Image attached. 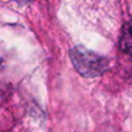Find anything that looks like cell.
Returning <instances> with one entry per match:
<instances>
[{
	"instance_id": "obj_1",
	"label": "cell",
	"mask_w": 132,
	"mask_h": 132,
	"mask_svg": "<svg viewBox=\"0 0 132 132\" xmlns=\"http://www.w3.org/2000/svg\"><path fill=\"white\" fill-rule=\"evenodd\" d=\"M70 60L78 73L85 77H96L108 69V60L86 48L82 45L73 46L69 52Z\"/></svg>"
},
{
	"instance_id": "obj_2",
	"label": "cell",
	"mask_w": 132,
	"mask_h": 132,
	"mask_svg": "<svg viewBox=\"0 0 132 132\" xmlns=\"http://www.w3.org/2000/svg\"><path fill=\"white\" fill-rule=\"evenodd\" d=\"M119 43L124 53L132 56V20L123 26Z\"/></svg>"
},
{
	"instance_id": "obj_3",
	"label": "cell",
	"mask_w": 132,
	"mask_h": 132,
	"mask_svg": "<svg viewBox=\"0 0 132 132\" xmlns=\"http://www.w3.org/2000/svg\"><path fill=\"white\" fill-rule=\"evenodd\" d=\"M20 4H26V3H28V2H30L31 0H16Z\"/></svg>"
}]
</instances>
